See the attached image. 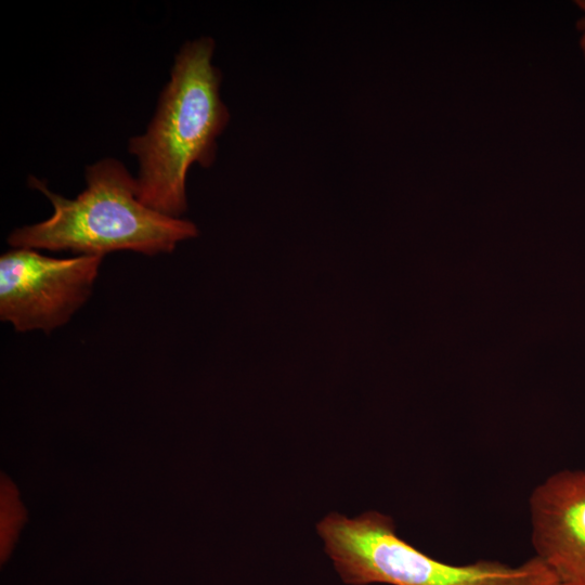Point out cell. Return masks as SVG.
<instances>
[{
    "mask_svg": "<svg viewBox=\"0 0 585 585\" xmlns=\"http://www.w3.org/2000/svg\"><path fill=\"white\" fill-rule=\"evenodd\" d=\"M213 51L210 37L180 48L146 131L129 140L128 151L139 160L138 197L167 217L180 218L186 211L188 169L214 162L217 138L230 120Z\"/></svg>",
    "mask_w": 585,
    "mask_h": 585,
    "instance_id": "1",
    "label": "cell"
},
{
    "mask_svg": "<svg viewBox=\"0 0 585 585\" xmlns=\"http://www.w3.org/2000/svg\"><path fill=\"white\" fill-rule=\"evenodd\" d=\"M86 188L74 199L51 192L35 177L29 186L51 202V217L14 230L12 248L72 251L104 257L131 250L146 256L171 252L177 244L197 236V226L145 206L138 197L136 180L118 159L104 158L87 167Z\"/></svg>",
    "mask_w": 585,
    "mask_h": 585,
    "instance_id": "2",
    "label": "cell"
},
{
    "mask_svg": "<svg viewBox=\"0 0 585 585\" xmlns=\"http://www.w3.org/2000/svg\"><path fill=\"white\" fill-rule=\"evenodd\" d=\"M316 530L335 569L349 585H558L535 556L518 566L434 559L402 540L392 519L377 511L352 519L332 512Z\"/></svg>",
    "mask_w": 585,
    "mask_h": 585,
    "instance_id": "3",
    "label": "cell"
},
{
    "mask_svg": "<svg viewBox=\"0 0 585 585\" xmlns=\"http://www.w3.org/2000/svg\"><path fill=\"white\" fill-rule=\"evenodd\" d=\"M103 257L52 258L31 248L0 257V317L17 332L50 333L88 300Z\"/></svg>",
    "mask_w": 585,
    "mask_h": 585,
    "instance_id": "4",
    "label": "cell"
},
{
    "mask_svg": "<svg viewBox=\"0 0 585 585\" xmlns=\"http://www.w3.org/2000/svg\"><path fill=\"white\" fill-rule=\"evenodd\" d=\"M532 545L558 585H585V470L548 476L529 498Z\"/></svg>",
    "mask_w": 585,
    "mask_h": 585,
    "instance_id": "5",
    "label": "cell"
},
{
    "mask_svg": "<svg viewBox=\"0 0 585 585\" xmlns=\"http://www.w3.org/2000/svg\"><path fill=\"white\" fill-rule=\"evenodd\" d=\"M2 537H4L3 546H8L10 537L15 535L17 523L21 521V507L13 494L5 491L2 492Z\"/></svg>",
    "mask_w": 585,
    "mask_h": 585,
    "instance_id": "6",
    "label": "cell"
},
{
    "mask_svg": "<svg viewBox=\"0 0 585 585\" xmlns=\"http://www.w3.org/2000/svg\"><path fill=\"white\" fill-rule=\"evenodd\" d=\"M575 3L584 12V16L577 22V29L582 31L580 46L585 58V0H576Z\"/></svg>",
    "mask_w": 585,
    "mask_h": 585,
    "instance_id": "7",
    "label": "cell"
},
{
    "mask_svg": "<svg viewBox=\"0 0 585 585\" xmlns=\"http://www.w3.org/2000/svg\"><path fill=\"white\" fill-rule=\"evenodd\" d=\"M585 470V469H584Z\"/></svg>",
    "mask_w": 585,
    "mask_h": 585,
    "instance_id": "8",
    "label": "cell"
}]
</instances>
